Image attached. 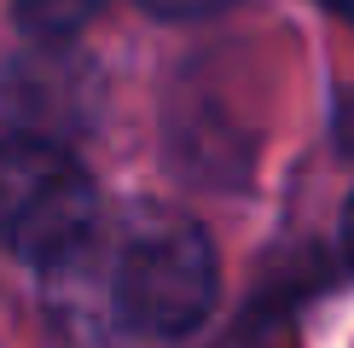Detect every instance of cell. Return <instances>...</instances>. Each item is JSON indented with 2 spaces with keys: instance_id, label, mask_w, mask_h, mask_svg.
I'll return each instance as SVG.
<instances>
[{
  "instance_id": "6da1fadb",
  "label": "cell",
  "mask_w": 354,
  "mask_h": 348,
  "mask_svg": "<svg viewBox=\"0 0 354 348\" xmlns=\"http://www.w3.org/2000/svg\"><path fill=\"white\" fill-rule=\"evenodd\" d=\"M53 284H82L87 308L99 302V325L122 342H186L221 308V255L192 215L140 209L99 232Z\"/></svg>"
},
{
  "instance_id": "7a4b0ae2",
  "label": "cell",
  "mask_w": 354,
  "mask_h": 348,
  "mask_svg": "<svg viewBox=\"0 0 354 348\" xmlns=\"http://www.w3.org/2000/svg\"><path fill=\"white\" fill-rule=\"evenodd\" d=\"M99 186L70 145L35 128L0 134V250L58 279L99 238Z\"/></svg>"
},
{
  "instance_id": "3957f363",
  "label": "cell",
  "mask_w": 354,
  "mask_h": 348,
  "mask_svg": "<svg viewBox=\"0 0 354 348\" xmlns=\"http://www.w3.org/2000/svg\"><path fill=\"white\" fill-rule=\"evenodd\" d=\"M169 168L180 174L192 186H209V192H232V186L250 180V157H256V145L239 122H232V110H221L215 99H174L169 105Z\"/></svg>"
},
{
  "instance_id": "277c9868",
  "label": "cell",
  "mask_w": 354,
  "mask_h": 348,
  "mask_svg": "<svg viewBox=\"0 0 354 348\" xmlns=\"http://www.w3.org/2000/svg\"><path fill=\"white\" fill-rule=\"evenodd\" d=\"M105 0H12V23L29 41H76Z\"/></svg>"
},
{
  "instance_id": "5b68a950",
  "label": "cell",
  "mask_w": 354,
  "mask_h": 348,
  "mask_svg": "<svg viewBox=\"0 0 354 348\" xmlns=\"http://www.w3.org/2000/svg\"><path fill=\"white\" fill-rule=\"evenodd\" d=\"M151 18H169V23H198V18H221L232 12L239 0H140Z\"/></svg>"
},
{
  "instance_id": "8992f818",
  "label": "cell",
  "mask_w": 354,
  "mask_h": 348,
  "mask_svg": "<svg viewBox=\"0 0 354 348\" xmlns=\"http://www.w3.org/2000/svg\"><path fill=\"white\" fill-rule=\"evenodd\" d=\"M343 250H348V261H354V197H348V209H343Z\"/></svg>"
},
{
  "instance_id": "52a82bcc",
  "label": "cell",
  "mask_w": 354,
  "mask_h": 348,
  "mask_svg": "<svg viewBox=\"0 0 354 348\" xmlns=\"http://www.w3.org/2000/svg\"><path fill=\"white\" fill-rule=\"evenodd\" d=\"M326 6L337 12V18H354V0H326Z\"/></svg>"
}]
</instances>
